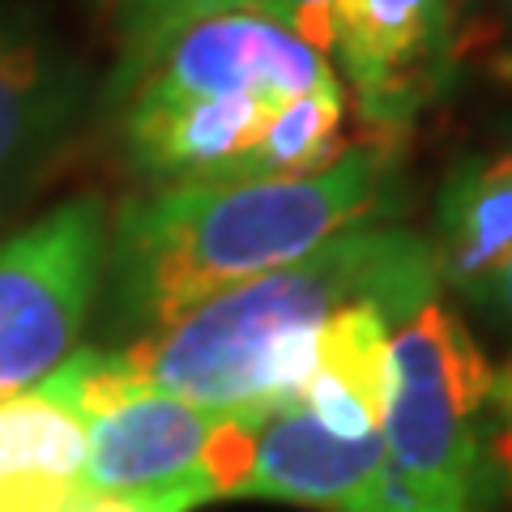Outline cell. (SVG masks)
Returning <instances> with one entry per match:
<instances>
[{"label":"cell","mask_w":512,"mask_h":512,"mask_svg":"<svg viewBox=\"0 0 512 512\" xmlns=\"http://www.w3.org/2000/svg\"><path fill=\"white\" fill-rule=\"evenodd\" d=\"M103 107L146 188L308 175L350 146L333 64L269 9L188 22L111 73Z\"/></svg>","instance_id":"1"},{"label":"cell","mask_w":512,"mask_h":512,"mask_svg":"<svg viewBox=\"0 0 512 512\" xmlns=\"http://www.w3.org/2000/svg\"><path fill=\"white\" fill-rule=\"evenodd\" d=\"M397 137H367L308 175L180 184L128 197L107 227V299L133 338L295 265L389 210Z\"/></svg>","instance_id":"2"},{"label":"cell","mask_w":512,"mask_h":512,"mask_svg":"<svg viewBox=\"0 0 512 512\" xmlns=\"http://www.w3.org/2000/svg\"><path fill=\"white\" fill-rule=\"evenodd\" d=\"M431 239L363 222L295 265L252 278L120 350L154 389L261 427L291 410L316 367L325 320L376 303L397 325L436 303Z\"/></svg>","instance_id":"3"},{"label":"cell","mask_w":512,"mask_h":512,"mask_svg":"<svg viewBox=\"0 0 512 512\" xmlns=\"http://www.w3.org/2000/svg\"><path fill=\"white\" fill-rule=\"evenodd\" d=\"M86 414V491L158 512H192L244 491L256 427L154 389L120 350L69 359Z\"/></svg>","instance_id":"4"},{"label":"cell","mask_w":512,"mask_h":512,"mask_svg":"<svg viewBox=\"0 0 512 512\" xmlns=\"http://www.w3.org/2000/svg\"><path fill=\"white\" fill-rule=\"evenodd\" d=\"M487 402V359L440 299L393 329L389 512H483Z\"/></svg>","instance_id":"5"},{"label":"cell","mask_w":512,"mask_h":512,"mask_svg":"<svg viewBox=\"0 0 512 512\" xmlns=\"http://www.w3.org/2000/svg\"><path fill=\"white\" fill-rule=\"evenodd\" d=\"M461 9L466 0H274L376 137H402L453 77Z\"/></svg>","instance_id":"6"},{"label":"cell","mask_w":512,"mask_h":512,"mask_svg":"<svg viewBox=\"0 0 512 512\" xmlns=\"http://www.w3.org/2000/svg\"><path fill=\"white\" fill-rule=\"evenodd\" d=\"M111 214L73 197L0 239V397H13L73 359L107 278Z\"/></svg>","instance_id":"7"},{"label":"cell","mask_w":512,"mask_h":512,"mask_svg":"<svg viewBox=\"0 0 512 512\" xmlns=\"http://www.w3.org/2000/svg\"><path fill=\"white\" fill-rule=\"evenodd\" d=\"M90 107L82 60L35 13L0 0V205L69 146Z\"/></svg>","instance_id":"8"},{"label":"cell","mask_w":512,"mask_h":512,"mask_svg":"<svg viewBox=\"0 0 512 512\" xmlns=\"http://www.w3.org/2000/svg\"><path fill=\"white\" fill-rule=\"evenodd\" d=\"M239 495L320 512H389V448L384 436H333L303 406L282 410L256 427Z\"/></svg>","instance_id":"9"},{"label":"cell","mask_w":512,"mask_h":512,"mask_svg":"<svg viewBox=\"0 0 512 512\" xmlns=\"http://www.w3.org/2000/svg\"><path fill=\"white\" fill-rule=\"evenodd\" d=\"M393 329L397 320L376 303L333 312L320 329L316 367L295 406L333 436H384L393 402Z\"/></svg>","instance_id":"10"},{"label":"cell","mask_w":512,"mask_h":512,"mask_svg":"<svg viewBox=\"0 0 512 512\" xmlns=\"http://www.w3.org/2000/svg\"><path fill=\"white\" fill-rule=\"evenodd\" d=\"M431 252L440 282L483 308L491 286L512 265V146L487 158H466L448 175Z\"/></svg>","instance_id":"11"},{"label":"cell","mask_w":512,"mask_h":512,"mask_svg":"<svg viewBox=\"0 0 512 512\" xmlns=\"http://www.w3.org/2000/svg\"><path fill=\"white\" fill-rule=\"evenodd\" d=\"M0 478L86 483V414L69 359L47 380L0 397Z\"/></svg>","instance_id":"12"},{"label":"cell","mask_w":512,"mask_h":512,"mask_svg":"<svg viewBox=\"0 0 512 512\" xmlns=\"http://www.w3.org/2000/svg\"><path fill=\"white\" fill-rule=\"evenodd\" d=\"M103 13V22L116 35V69L124 73L137 60H146L163 39H171L175 30H184L188 22H201L210 13H231V9H269L274 0H94Z\"/></svg>","instance_id":"13"},{"label":"cell","mask_w":512,"mask_h":512,"mask_svg":"<svg viewBox=\"0 0 512 512\" xmlns=\"http://www.w3.org/2000/svg\"><path fill=\"white\" fill-rule=\"evenodd\" d=\"M86 483L69 478H0V512H73Z\"/></svg>","instance_id":"14"},{"label":"cell","mask_w":512,"mask_h":512,"mask_svg":"<svg viewBox=\"0 0 512 512\" xmlns=\"http://www.w3.org/2000/svg\"><path fill=\"white\" fill-rule=\"evenodd\" d=\"M73 512H158V508H146L137 500H120V495H94V491H86V500L77 504Z\"/></svg>","instance_id":"15"},{"label":"cell","mask_w":512,"mask_h":512,"mask_svg":"<svg viewBox=\"0 0 512 512\" xmlns=\"http://www.w3.org/2000/svg\"><path fill=\"white\" fill-rule=\"evenodd\" d=\"M483 308H487V312H495L500 320H508V325H512V265L504 269V278L491 286V295L483 299Z\"/></svg>","instance_id":"16"},{"label":"cell","mask_w":512,"mask_h":512,"mask_svg":"<svg viewBox=\"0 0 512 512\" xmlns=\"http://www.w3.org/2000/svg\"><path fill=\"white\" fill-rule=\"evenodd\" d=\"M500 5H504V18L512 22V0H500Z\"/></svg>","instance_id":"17"}]
</instances>
